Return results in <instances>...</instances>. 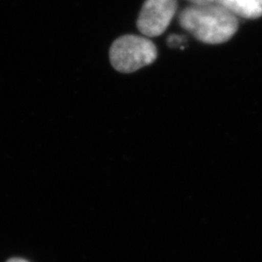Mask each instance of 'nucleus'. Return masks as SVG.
<instances>
[{
    "label": "nucleus",
    "instance_id": "nucleus-1",
    "mask_svg": "<svg viewBox=\"0 0 262 262\" xmlns=\"http://www.w3.org/2000/svg\"><path fill=\"white\" fill-rule=\"evenodd\" d=\"M181 27L206 44H223L234 36L238 18L225 6L215 4H191L179 15Z\"/></svg>",
    "mask_w": 262,
    "mask_h": 262
},
{
    "label": "nucleus",
    "instance_id": "nucleus-2",
    "mask_svg": "<svg viewBox=\"0 0 262 262\" xmlns=\"http://www.w3.org/2000/svg\"><path fill=\"white\" fill-rule=\"evenodd\" d=\"M158 56L156 45L148 38L124 35L118 38L110 49L113 67L122 73H132L151 64Z\"/></svg>",
    "mask_w": 262,
    "mask_h": 262
},
{
    "label": "nucleus",
    "instance_id": "nucleus-3",
    "mask_svg": "<svg viewBox=\"0 0 262 262\" xmlns=\"http://www.w3.org/2000/svg\"><path fill=\"white\" fill-rule=\"evenodd\" d=\"M176 11L177 0H146L137 19V28L144 36H159L168 28Z\"/></svg>",
    "mask_w": 262,
    "mask_h": 262
},
{
    "label": "nucleus",
    "instance_id": "nucleus-4",
    "mask_svg": "<svg viewBox=\"0 0 262 262\" xmlns=\"http://www.w3.org/2000/svg\"><path fill=\"white\" fill-rule=\"evenodd\" d=\"M217 4L244 19H257L262 16V0H219Z\"/></svg>",
    "mask_w": 262,
    "mask_h": 262
},
{
    "label": "nucleus",
    "instance_id": "nucleus-5",
    "mask_svg": "<svg viewBox=\"0 0 262 262\" xmlns=\"http://www.w3.org/2000/svg\"><path fill=\"white\" fill-rule=\"evenodd\" d=\"M184 39L182 36L178 35H172L168 38V45L170 47H179L180 45H182Z\"/></svg>",
    "mask_w": 262,
    "mask_h": 262
},
{
    "label": "nucleus",
    "instance_id": "nucleus-6",
    "mask_svg": "<svg viewBox=\"0 0 262 262\" xmlns=\"http://www.w3.org/2000/svg\"><path fill=\"white\" fill-rule=\"evenodd\" d=\"M194 5H205V4H215L219 3V0H187Z\"/></svg>",
    "mask_w": 262,
    "mask_h": 262
},
{
    "label": "nucleus",
    "instance_id": "nucleus-7",
    "mask_svg": "<svg viewBox=\"0 0 262 262\" xmlns=\"http://www.w3.org/2000/svg\"><path fill=\"white\" fill-rule=\"evenodd\" d=\"M7 262H28L27 260H25V259H21V258H12V259H10L9 261Z\"/></svg>",
    "mask_w": 262,
    "mask_h": 262
}]
</instances>
